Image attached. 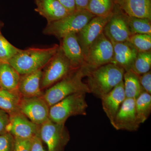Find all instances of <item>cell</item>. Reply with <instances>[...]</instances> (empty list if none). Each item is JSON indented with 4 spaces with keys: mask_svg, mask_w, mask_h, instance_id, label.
Returning <instances> with one entry per match:
<instances>
[{
    "mask_svg": "<svg viewBox=\"0 0 151 151\" xmlns=\"http://www.w3.org/2000/svg\"><path fill=\"white\" fill-rule=\"evenodd\" d=\"M90 69L86 65H83L47 88L42 97L49 107L71 94L81 92L90 93L88 85L82 81Z\"/></svg>",
    "mask_w": 151,
    "mask_h": 151,
    "instance_id": "1",
    "label": "cell"
},
{
    "mask_svg": "<svg viewBox=\"0 0 151 151\" xmlns=\"http://www.w3.org/2000/svg\"><path fill=\"white\" fill-rule=\"evenodd\" d=\"M125 72L122 68L112 63L90 69L86 76L90 93L101 99L123 81Z\"/></svg>",
    "mask_w": 151,
    "mask_h": 151,
    "instance_id": "2",
    "label": "cell"
},
{
    "mask_svg": "<svg viewBox=\"0 0 151 151\" xmlns=\"http://www.w3.org/2000/svg\"><path fill=\"white\" fill-rule=\"evenodd\" d=\"M59 47V45H55L48 48L20 49L8 63L21 75H25L42 69L54 56Z\"/></svg>",
    "mask_w": 151,
    "mask_h": 151,
    "instance_id": "3",
    "label": "cell"
},
{
    "mask_svg": "<svg viewBox=\"0 0 151 151\" xmlns=\"http://www.w3.org/2000/svg\"><path fill=\"white\" fill-rule=\"evenodd\" d=\"M94 17L87 10H76L58 20L47 23L43 33L60 40L70 34L79 32Z\"/></svg>",
    "mask_w": 151,
    "mask_h": 151,
    "instance_id": "4",
    "label": "cell"
},
{
    "mask_svg": "<svg viewBox=\"0 0 151 151\" xmlns=\"http://www.w3.org/2000/svg\"><path fill=\"white\" fill-rule=\"evenodd\" d=\"M86 93H76L65 97L50 107L49 119L56 124H65L72 116H86L88 108Z\"/></svg>",
    "mask_w": 151,
    "mask_h": 151,
    "instance_id": "5",
    "label": "cell"
},
{
    "mask_svg": "<svg viewBox=\"0 0 151 151\" xmlns=\"http://www.w3.org/2000/svg\"><path fill=\"white\" fill-rule=\"evenodd\" d=\"M45 67L40 81L41 89L52 86L76 69L71 65L60 45L58 51Z\"/></svg>",
    "mask_w": 151,
    "mask_h": 151,
    "instance_id": "6",
    "label": "cell"
},
{
    "mask_svg": "<svg viewBox=\"0 0 151 151\" xmlns=\"http://www.w3.org/2000/svg\"><path fill=\"white\" fill-rule=\"evenodd\" d=\"M39 134L47 151H64L70 139L65 124H56L49 119L40 125Z\"/></svg>",
    "mask_w": 151,
    "mask_h": 151,
    "instance_id": "7",
    "label": "cell"
},
{
    "mask_svg": "<svg viewBox=\"0 0 151 151\" xmlns=\"http://www.w3.org/2000/svg\"><path fill=\"white\" fill-rule=\"evenodd\" d=\"M113 44L103 32L91 45L85 57V65L94 69L111 63L113 59Z\"/></svg>",
    "mask_w": 151,
    "mask_h": 151,
    "instance_id": "8",
    "label": "cell"
},
{
    "mask_svg": "<svg viewBox=\"0 0 151 151\" xmlns=\"http://www.w3.org/2000/svg\"><path fill=\"white\" fill-rule=\"evenodd\" d=\"M127 17L117 5L103 30L105 36L112 42L128 41L132 35L128 24Z\"/></svg>",
    "mask_w": 151,
    "mask_h": 151,
    "instance_id": "9",
    "label": "cell"
},
{
    "mask_svg": "<svg viewBox=\"0 0 151 151\" xmlns=\"http://www.w3.org/2000/svg\"><path fill=\"white\" fill-rule=\"evenodd\" d=\"M49 108L42 96L22 97L19 112L33 123L40 126L49 119Z\"/></svg>",
    "mask_w": 151,
    "mask_h": 151,
    "instance_id": "10",
    "label": "cell"
},
{
    "mask_svg": "<svg viewBox=\"0 0 151 151\" xmlns=\"http://www.w3.org/2000/svg\"><path fill=\"white\" fill-rule=\"evenodd\" d=\"M111 125L117 130L129 132L137 131L141 124L138 121L136 113L135 99H125Z\"/></svg>",
    "mask_w": 151,
    "mask_h": 151,
    "instance_id": "11",
    "label": "cell"
},
{
    "mask_svg": "<svg viewBox=\"0 0 151 151\" xmlns=\"http://www.w3.org/2000/svg\"><path fill=\"white\" fill-rule=\"evenodd\" d=\"M9 116L6 132L14 137L32 139L39 134L40 126L33 123L20 112Z\"/></svg>",
    "mask_w": 151,
    "mask_h": 151,
    "instance_id": "12",
    "label": "cell"
},
{
    "mask_svg": "<svg viewBox=\"0 0 151 151\" xmlns=\"http://www.w3.org/2000/svg\"><path fill=\"white\" fill-rule=\"evenodd\" d=\"M111 14L107 17H94L79 32L76 33L85 57L91 45L103 32L104 27Z\"/></svg>",
    "mask_w": 151,
    "mask_h": 151,
    "instance_id": "13",
    "label": "cell"
},
{
    "mask_svg": "<svg viewBox=\"0 0 151 151\" xmlns=\"http://www.w3.org/2000/svg\"><path fill=\"white\" fill-rule=\"evenodd\" d=\"M60 47L75 68L85 65V56L76 33L70 34L60 40Z\"/></svg>",
    "mask_w": 151,
    "mask_h": 151,
    "instance_id": "14",
    "label": "cell"
},
{
    "mask_svg": "<svg viewBox=\"0 0 151 151\" xmlns=\"http://www.w3.org/2000/svg\"><path fill=\"white\" fill-rule=\"evenodd\" d=\"M126 98L124 81L101 98L103 111L111 124Z\"/></svg>",
    "mask_w": 151,
    "mask_h": 151,
    "instance_id": "15",
    "label": "cell"
},
{
    "mask_svg": "<svg viewBox=\"0 0 151 151\" xmlns=\"http://www.w3.org/2000/svg\"><path fill=\"white\" fill-rule=\"evenodd\" d=\"M112 42L113 57L111 63L122 68L125 71L131 70L138 51L128 41Z\"/></svg>",
    "mask_w": 151,
    "mask_h": 151,
    "instance_id": "16",
    "label": "cell"
},
{
    "mask_svg": "<svg viewBox=\"0 0 151 151\" xmlns=\"http://www.w3.org/2000/svg\"><path fill=\"white\" fill-rule=\"evenodd\" d=\"M42 69L21 76L18 91L22 97H42L40 87Z\"/></svg>",
    "mask_w": 151,
    "mask_h": 151,
    "instance_id": "17",
    "label": "cell"
},
{
    "mask_svg": "<svg viewBox=\"0 0 151 151\" xmlns=\"http://www.w3.org/2000/svg\"><path fill=\"white\" fill-rule=\"evenodd\" d=\"M36 7L35 9L45 18L47 23L58 20L69 13L57 0H35Z\"/></svg>",
    "mask_w": 151,
    "mask_h": 151,
    "instance_id": "18",
    "label": "cell"
},
{
    "mask_svg": "<svg viewBox=\"0 0 151 151\" xmlns=\"http://www.w3.org/2000/svg\"><path fill=\"white\" fill-rule=\"evenodd\" d=\"M116 3L128 16L151 20V0H116Z\"/></svg>",
    "mask_w": 151,
    "mask_h": 151,
    "instance_id": "19",
    "label": "cell"
},
{
    "mask_svg": "<svg viewBox=\"0 0 151 151\" xmlns=\"http://www.w3.org/2000/svg\"><path fill=\"white\" fill-rule=\"evenodd\" d=\"M20 78V74L8 63H0V84L2 89L18 91Z\"/></svg>",
    "mask_w": 151,
    "mask_h": 151,
    "instance_id": "20",
    "label": "cell"
},
{
    "mask_svg": "<svg viewBox=\"0 0 151 151\" xmlns=\"http://www.w3.org/2000/svg\"><path fill=\"white\" fill-rule=\"evenodd\" d=\"M22 97L18 91L0 89V109L9 116L19 112Z\"/></svg>",
    "mask_w": 151,
    "mask_h": 151,
    "instance_id": "21",
    "label": "cell"
},
{
    "mask_svg": "<svg viewBox=\"0 0 151 151\" xmlns=\"http://www.w3.org/2000/svg\"><path fill=\"white\" fill-rule=\"evenodd\" d=\"M123 81L126 98L136 100L142 92H145L140 83L139 76L132 70L125 71Z\"/></svg>",
    "mask_w": 151,
    "mask_h": 151,
    "instance_id": "22",
    "label": "cell"
},
{
    "mask_svg": "<svg viewBox=\"0 0 151 151\" xmlns=\"http://www.w3.org/2000/svg\"><path fill=\"white\" fill-rule=\"evenodd\" d=\"M116 5V0H90L86 10L94 16L107 17Z\"/></svg>",
    "mask_w": 151,
    "mask_h": 151,
    "instance_id": "23",
    "label": "cell"
},
{
    "mask_svg": "<svg viewBox=\"0 0 151 151\" xmlns=\"http://www.w3.org/2000/svg\"><path fill=\"white\" fill-rule=\"evenodd\" d=\"M135 109L140 124L145 123L151 113V94L143 92L135 100Z\"/></svg>",
    "mask_w": 151,
    "mask_h": 151,
    "instance_id": "24",
    "label": "cell"
},
{
    "mask_svg": "<svg viewBox=\"0 0 151 151\" xmlns=\"http://www.w3.org/2000/svg\"><path fill=\"white\" fill-rule=\"evenodd\" d=\"M127 20L132 35L139 34L151 35V19L128 16Z\"/></svg>",
    "mask_w": 151,
    "mask_h": 151,
    "instance_id": "25",
    "label": "cell"
},
{
    "mask_svg": "<svg viewBox=\"0 0 151 151\" xmlns=\"http://www.w3.org/2000/svg\"><path fill=\"white\" fill-rule=\"evenodd\" d=\"M151 50L138 52L131 70L137 75H140L150 70Z\"/></svg>",
    "mask_w": 151,
    "mask_h": 151,
    "instance_id": "26",
    "label": "cell"
},
{
    "mask_svg": "<svg viewBox=\"0 0 151 151\" xmlns=\"http://www.w3.org/2000/svg\"><path fill=\"white\" fill-rule=\"evenodd\" d=\"M128 41L138 52L151 51V35L139 34L132 35Z\"/></svg>",
    "mask_w": 151,
    "mask_h": 151,
    "instance_id": "27",
    "label": "cell"
},
{
    "mask_svg": "<svg viewBox=\"0 0 151 151\" xmlns=\"http://www.w3.org/2000/svg\"><path fill=\"white\" fill-rule=\"evenodd\" d=\"M19 50L10 43L0 31V62L8 63Z\"/></svg>",
    "mask_w": 151,
    "mask_h": 151,
    "instance_id": "28",
    "label": "cell"
},
{
    "mask_svg": "<svg viewBox=\"0 0 151 151\" xmlns=\"http://www.w3.org/2000/svg\"><path fill=\"white\" fill-rule=\"evenodd\" d=\"M14 138L10 133L0 134V151H13Z\"/></svg>",
    "mask_w": 151,
    "mask_h": 151,
    "instance_id": "29",
    "label": "cell"
},
{
    "mask_svg": "<svg viewBox=\"0 0 151 151\" xmlns=\"http://www.w3.org/2000/svg\"><path fill=\"white\" fill-rule=\"evenodd\" d=\"M14 138V142L13 151H30L32 139Z\"/></svg>",
    "mask_w": 151,
    "mask_h": 151,
    "instance_id": "30",
    "label": "cell"
},
{
    "mask_svg": "<svg viewBox=\"0 0 151 151\" xmlns=\"http://www.w3.org/2000/svg\"><path fill=\"white\" fill-rule=\"evenodd\" d=\"M138 76L140 83L144 91L151 94V70Z\"/></svg>",
    "mask_w": 151,
    "mask_h": 151,
    "instance_id": "31",
    "label": "cell"
},
{
    "mask_svg": "<svg viewBox=\"0 0 151 151\" xmlns=\"http://www.w3.org/2000/svg\"><path fill=\"white\" fill-rule=\"evenodd\" d=\"M9 115L0 109V134L5 133L9 122Z\"/></svg>",
    "mask_w": 151,
    "mask_h": 151,
    "instance_id": "32",
    "label": "cell"
},
{
    "mask_svg": "<svg viewBox=\"0 0 151 151\" xmlns=\"http://www.w3.org/2000/svg\"><path fill=\"white\" fill-rule=\"evenodd\" d=\"M30 151H47L44 148L39 134L35 135L32 139Z\"/></svg>",
    "mask_w": 151,
    "mask_h": 151,
    "instance_id": "33",
    "label": "cell"
},
{
    "mask_svg": "<svg viewBox=\"0 0 151 151\" xmlns=\"http://www.w3.org/2000/svg\"><path fill=\"white\" fill-rule=\"evenodd\" d=\"M69 13L76 11L75 0H57Z\"/></svg>",
    "mask_w": 151,
    "mask_h": 151,
    "instance_id": "34",
    "label": "cell"
},
{
    "mask_svg": "<svg viewBox=\"0 0 151 151\" xmlns=\"http://www.w3.org/2000/svg\"><path fill=\"white\" fill-rule=\"evenodd\" d=\"M90 0H75L76 10H86Z\"/></svg>",
    "mask_w": 151,
    "mask_h": 151,
    "instance_id": "35",
    "label": "cell"
},
{
    "mask_svg": "<svg viewBox=\"0 0 151 151\" xmlns=\"http://www.w3.org/2000/svg\"><path fill=\"white\" fill-rule=\"evenodd\" d=\"M2 89L1 87V84H0V89Z\"/></svg>",
    "mask_w": 151,
    "mask_h": 151,
    "instance_id": "36",
    "label": "cell"
},
{
    "mask_svg": "<svg viewBox=\"0 0 151 151\" xmlns=\"http://www.w3.org/2000/svg\"><path fill=\"white\" fill-rule=\"evenodd\" d=\"M1 63V62H0V63Z\"/></svg>",
    "mask_w": 151,
    "mask_h": 151,
    "instance_id": "37",
    "label": "cell"
}]
</instances>
